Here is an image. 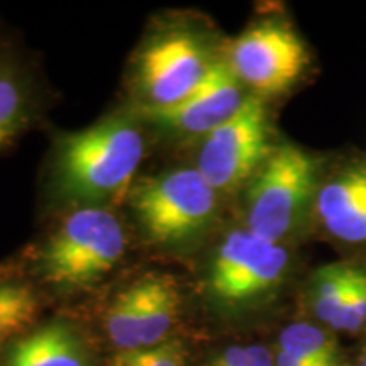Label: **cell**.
<instances>
[{
  "label": "cell",
  "mask_w": 366,
  "mask_h": 366,
  "mask_svg": "<svg viewBox=\"0 0 366 366\" xmlns=\"http://www.w3.org/2000/svg\"><path fill=\"white\" fill-rule=\"evenodd\" d=\"M143 157V132L131 117L112 116L66 132L54 149V192L79 207H100L127 192Z\"/></svg>",
  "instance_id": "1"
},
{
  "label": "cell",
  "mask_w": 366,
  "mask_h": 366,
  "mask_svg": "<svg viewBox=\"0 0 366 366\" xmlns=\"http://www.w3.org/2000/svg\"><path fill=\"white\" fill-rule=\"evenodd\" d=\"M126 253V232L104 207H79L43 242L34 258L46 283L90 287L109 274Z\"/></svg>",
  "instance_id": "2"
},
{
  "label": "cell",
  "mask_w": 366,
  "mask_h": 366,
  "mask_svg": "<svg viewBox=\"0 0 366 366\" xmlns=\"http://www.w3.org/2000/svg\"><path fill=\"white\" fill-rule=\"evenodd\" d=\"M131 202L154 244L178 248L207 231L217 212V192L197 168H177L139 182Z\"/></svg>",
  "instance_id": "3"
},
{
  "label": "cell",
  "mask_w": 366,
  "mask_h": 366,
  "mask_svg": "<svg viewBox=\"0 0 366 366\" xmlns=\"http://www.w3.org/2000/svg\"><path fill=\"white\" fill-rule=\"evenodd\" d=\"M317 164L295 144L272 149L248 192L246 224L251 232L278 242L299 226L310 199L315 197Z\"/></svg>",
  "instance_id": "4"
},
{
  "label": "cell",
  "mask_w": 366,
  "mask_h": 366,
  "mask_svg": "<svg viewBox=\"0 0 366 366\" xmlns=\"http://www.w3.org/2000/svg\"><path fill=\"white\" fill-rule=\"evenodd\" d=\"M216 63L199 34L185 27H173L153 36L137 58V89L143 109L175 105L202 84Z\"/></svg>",
  "instance_id": "5"
},
{
  "label": "cell",
  "mask_w": 366,
  "mask_h": 366,
  "mask_svg": "<svg viewBox=\"0 0 366 366\" xmlns=\"http://www.w3.org/2000/svg\"><path fill=\"white\" fill-rule=\"evenodd\" d=\"M272 153L267 109L258 97H246L234 116L204 137L197 170L217 192H232L258 173Z\"/></svg>",
  "instance_id": "6"
},
{
  "label": "cell",
  "mask_w": 366,
  "mask_h": 366,
  "mask_svg": "<svg viewBox=\"0 0 366 366\" xmlns=\"http://www.w3.org/2000/svg\"><path fill=\"white\" fill-rule=\"evenodd\" d=\"M287 267L288 254L282 244L241 229L231 232L217 248L207 285L216 299L242 304L277 287Z\"/></svg>",
  "instance_id": "7"
},
{
  "label": "cell",
  "mask_w": 366,
  "mask_h": 366,
  "mask_svg": "<svg viewBox=\"0 0 366 366\" xmlns=\"http://www.w3.org/2000/svg\"><path fill=\"white\" fill-rule=\"evenodd\" d=\"M309 54L299 34L280 21H263L231 44L229 66L237 80L263 95H277L299 80Z\"/></svg>",
  "instance_id": "8"
},
{
  "label": "cell",
  "mask_w": 366,
  "mask_h": 366,
  "mask_svg": "<svg viewBox=\"0 0 366 366\" xmlns=\"http://www.w3.org/2000/svg\"><path fill=\"white\" fill-rule=\"evenodd\" d=\"M244 100L231 66L216 63L190 95L170 107L143 109V116L175 134L205 137L234 116Z\"/></svg>",
  "instance_id": "9"
},
{
  "label": "cell",
  "mask_w": 366,
  "mask_h": 366,
  "mask_svg": "<svg viewBox=\"0 0 366 366\" xmlns=\"http://www.w3.org/2000/svg\"><path fill=\"white\" fill-rule=\"evenodd\" d=\"M0 366H89V353L70 324L54 320L7 345Z\"/></svg>",
  "instance_id": "10"
},
{
  "label": "cell",
  "mask_w": 366,
  "mask_h": 366,
  "mask_svg": "<svg viewBox=\"0 0 366 366\" xmlns=\"http://www.w3.org/2000/svg\"><path fill=\"white\" fill-rule=\"evenodd\" d=\"M33 116L31 75L17 49L0 33V153L19 139Z\"/></svg>",
  "instance_id": "11"
},
{
  "label": "cell",
  "mask_w": 366,
  "mask_h": 366,
  "mask_svg": "<svg viewBox=\"0 0 366 366\" xmlns=\"http://www.w3.org/2000/svg\"><path fill=\"white\" fill-rule=\"evenodd\" d=\"M132 287L136 292L137 350L159 345L178 317L180 294L175 282L163 274H149Z\"/></svg>",
  "instance_id": "12"
},
{
  "label": "cell",
  "mask_w": 366,
  "mask_h": 366,
  "mask_svg": "<svg viewBox=\"0 0 366 366\" xmlns=\"http://www.w3.org/2000/svg\"><path fill=\"white\" fill-rule=\"evenodd\" d=\"M39 310L38 295L24 282H0V347L11 345L34 322Z\"/></svg>",
  "instance_id": "13"
},
{
  "label": "cell",
  "mask_w": 366,
  "mask_h": 366,
  "mask_svg": "<svg viewBox=\"0 0 366 366\" xmlns=\"http://www.w3.org/2000/svg\"><path fill=\"white\" fill-rule=\"evenodd\" d=\"M278 350L310 366H340L336 342L322 329L310 324H292L283 329Z\"/></svg>",
  "instance_id": "14"
},
{
  "label": "cell",
  "mask_w": 366,
  "mask_h": 366,
  "mask_svg": "<svg viewBox=\"0 0 366 366\" xmlns=\"http://www.w3.org/2000/svg\"><path fill=\"white\" fill-rule=\"evenodd\" d=\"M355 268L346 264H327L320 268L312 283V307L317 317L331 326L350 290Z\"/></svg>",
  "instance_id": "15"
},
{
  "label": "cell",
  "mask_w": 366,
  "mask_h": 366,
  "mask_svg": "<svg viewBox=\"0 0 366 366\" xmlns=\"http://www.w3.org/2000/svg\"><path fill=\"white\" fill-rule=\"evenodd\" d=\"M366 322V273L355 268L350 290L342 302L340 312L332 320L331 327L337 331H358Z\"/></svg>",
  "instance_id": "16"
},
{
  "label": "cell",
  "mask_w": 366,
  "mask_h": 366,
  "mask_svg": "<svg viewBox=\"0 0 366 366\" xmlns=\"http://www.w3.org/2000/svg\"><path fill=\"white\" fill-rule=\"evenodd\" d=\"M183 350L175 341L141 347L134 351H121L114 360V366H183Z\"/></svg>",
  "instance_id": "17"
},
{
  "label": "cell",
  "mask_w": 366,
  "mask_h": 366,
  "mask_svg": "<svg viewBox=\"0 0 366 366\" xmlns=\"http://www.w3.org/2000/svg\"><path fill=\"white\" fill-rule=\"evenodd\" d=\"M251 346H231L210 361L209 366H248Z\"/></svg>",
  "instance_id": "18"
},
{
  "label": "cell",
  "mask_w": 366,
  "mask_h": 366,
  "mask_svg": "<svg viewBox=\"0 0 366 366\" xmlns=\"http://www.w3.org/2000/svg\"><path fill=\"white\" fill-rule=\"evenodd\" d=\"M248 366H274V358L264 346L251 345V358Z\"/></svg>",
  "instance_id": "19"
},
{
  "label": "cell",
  "mask_w": 366,
  "mask_h": 366,
  "mask_svg": "<svg viewBox=\"0 0 366 366\" xmlns=\"http://www.w3.org/2000/svg\"><path fill=\"white\" fill-rule=\"evenodd\" d=\"M274 366H310V365L297 360L295 356L288 355V353H285V351L278 350L277 356H274Z\"/></svg>",
  "instance_id": "20"
},
{
  "label": "cell",
  "mask_w": 366,
  "mask_h": 366,
  "mask_svg": "<svg viewBox=\"0 0 366 366\" xmlns=\"http://www.w3.org/2000/svg\"><path fill=\"white\" fill-rule=\"evenodd\" d=\"M361 366H366V360L363 361V363H361Z\"/></svg>",
  "instance_id": "21"
}]
</instances>
